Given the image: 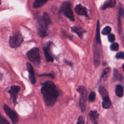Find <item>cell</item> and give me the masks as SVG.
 Instances as JSON below:
<instances>
[{"instance_id": "cell-13", "label": "cell", "mask_w": 124, "mask_h": 124, "mask_svg": "<svg viewBox=\"0 0 124 124\" xmlns=\"http://www.w3.org/2000/svg\"><path fill=\"white\" fill-rule=\"evenodd\" d=\"M71 31L77 34L80 38L82 37L84 33H85V31L83 29H82L79 27H76V26H74L73 27H72Z\"/></svg>"}, {"instance_id": "cell-10", "label": "cell", "mask_w": 124, "mask_h": 124, "mask_svg": "<svg viewBox=\"0 0 124 124\" xmlns=\"http://www.w3.org/2000/svg\"><path fill=\"white\" fill-rule=\"evenodd\" d=\"M26 66H27V70L29 72V79L31 82H32V84H35L36 83V79L35 78V71H34V68L32 65H31L30 63H27Z\"/></svg>"}, {"instance_id": "cell-18", "label": "cell", "mask_w": 124, "mask_h": 124, "mask_svg": "<svg viewBox=\"0 0 124 124\" xmlns=\"http://www.w3.org/2000/svg\"><path fill=\"white\" fill-rule=\"evenodd\" d=\"M116 94L117 96L119 97H122L124 95V91L123 87L121 85H117L116 87V90H115Z\"/></svg>"}, {"instance_id": "cell-5", "label": "cell", "mask_w": 124, "mask_h": 124, "mask_svg": "<svg viewBox=\"0 0 124 124\" xmlns=\"http://www.w3.org/2000/svg\"><path fill=\"white\" fill-rule=\"evenodd\" d=\"M60 11L63 12L65 16L72 21H74L75 20L74 16L71 8V4L70 2H64L61 6Z\"/></svg>"}, {"instance_id": "cell-21", "label": "cell", "mask_w": 124, "mask_h": 124, "mask_svg": "<svg viewBox=\"0 0 124 124\" xmlns=\"http://www.w3.org/2000/svg\"><path fill=\"white\" fill-rule=\"evenodd\" d=\"M96 98V93L94 92H91L89 96V100L90 102H93L95 100Z\"/></svg>"}, {"instance_id": "cell-3", "label": "cell", "mask_w": 124, "mask_h": 124, "mask_svg": "<svg viewBox=\"0 0 124 124\" xmlns=\"http://www.w3.org/2000/svg\"><path fill=\"white\" fill-rule=\"evenodd\" d=\"M27 57L28 59L36 66L40 64V55L39 49L37 48H34L28 51L27 54Z\"/></svg>"}, {"instance_id": "cell-1", "label": "cell", "mask_w": 124, "mask_h": 124, "mask_svg": "<svg viewBox=\"0 0 124 124\" xmlns=\"http://www.w3.org/2000/svg\"><path fill=\"white\" fill-rule=\"evenodd\" d=\"M41 92L47 105L53 106L59 96V93L53 82L49 80L45 82L41 88Z\"/></svg>"}, {"instance_id": "cell-20", "label": "cell", "mask_w": 124, "mask_h": 124, "mask_svg": "<svg viewBox=\"0 0 124 124\" xmlns=\"http://www.w3.org/2000/svg\"><path fill=\"white\" fill-rule=\"evenodd\" d=\"M111 29L109 26H107L102 31V34L104 35H107L109 34L111 32Z\"/></svg>"}, {"instance_id": "cell-2", "label": "cell", "mask_w": 124, "mask_h": 124, "mask_svg": "<svg viewBox=\"0 0 124 124\" xmlns=\"http://www.w3.org/2000/svg\"><path fill=\"white\" fill-rule=\"evenodd\" d=\"M51 23L50 18L47 13H44L38 20V34L41 37L47 35L48 26Z\"/></svg>"}, {"instance_id": "cell-16", "label": "cell", "mask_w": 124, "mask_h": 124, "mask_svg": "<svg viewBox=\"0 0 124 124\" xmlns=\"http://www.w3.org/2000/svg\"><path fill=\"white\" fill-rule=\"evenodd\" d=\"M49 0H35V2L33 7L35 8H37L40 7L45 4Z\"/></svg>"}, {"instance_id": "cell-19", "label": "cell", "mask_w": 124, "mask_h": 124, "mask_svg": "<svg viewBox=\"0 0 124 124\" xmlns=\"http://www.w3.org/2000/svg\"><path fill=\"white\" fill-rule=\"evenodd\" d=\"M99 90L100 93L101 94V95L103 97H105L108 96L107 92L106 91V89L103 87H100Z\"/></svg>"}, {"instance_id": "cell-14", "label": "cell", "mask_w": 124, "mask_h": 124, "mask_svg": "<svg viewBox=\"0 0 124 124\" xmlns=\"http://www.w3.org/2000/svg\"><path fill=\"white\" fill-rule=\"evenodd\" d=\"M116 0H107L103 5L102 9L105 10L108 8L115 7L116 4Z\"/></svg>"}, {"instance_id": "cell-31", "label": "cell", "mask_w": 124, "mask_h": 124, "mask_svg": "<svg viewBox=\"0 0 124 124\" xmlns=\"http://www.w3.org/2000/svg\"><path fill=\"white\" fill-rule=\"evenodd\" d=\"M1 0H0V4H1Z\"/></svg>"}, {"instance_id": "cell-4", "label": "cell", "mask_w": 124, "mask_h": 124, "mask_svg": "<svg viewBox=\"0 0 124 124\" xmlns=\"http://www.w3.org/2000/svg\"><path fill=\"white\" fill-rule=\"evenodd\" d=\"M23 42V37L22 35L19 32H17L10 37L9 43L10 47L16 49L21 45Z\"/></svg>"}, {"instance_id": "cell-22", "label": "cell", "mask_w": 124, "mask_h": 124, "mask_svg": "<svg viewBox=\"0 0 124 124\" xmlns=\"http://www.w3.org/2000/svg\"><path fill=\"white\" fill-rule=\"evenodd\" d=\"M0 124H10L9 122L0 113Z\"/></svg>"}, {"instance_id": "cell-6", "label": "cell", "mask_w": 124, "mask_h": 124, "mask_svg": "<svg viewBox=\"0 0 124 124\" xmlns=\"http://www.w3.org/2000/svg\"><path fill=\"white\" fill-rule=\"evenodd\" d=\"M77 91L80 93V107L82 111H84L86 108V101L87 92L86 88L84 86H80Z\"/></svg>"}, {"instance_id": "cell-29", "label": "cell", "mask_w": 124, "mask_h": 124, "mask_svg": "<svg viewBox=\"0 0 124 124\" xmlns=\"http://www.w3.org/2000/svg\"><path fill=\"white\" fill-rule=\"evenodd\" d=\"M65 63L66 64H67V65H68L70 66H72V64L71 62H70L67 61V60H65Z\"/></svg>"}, {"instance_id": "cell-11", "label": "cell", "mask_w": 124, "mask_h": 124, "mask_svg": "<svg viewBox=\"0 0 124 124\" xmlns=\"http://www.w3.org/2000/svg\"><path fill=\"white\" fill-rule=\"evenodd\" d=\"M75 12L79 15L84 16L88 17L86 9L81 4H78L75 7Z\"/></svg>"}, {"instance_id": "cell-9", "label": "cell", "mask_w": 124, "mask_h": 124, "mask_svg": "<svg viewBox=\"0 0 124 124\" xmlns=\"http://www.w3.org/2000/svg\"><path fill=\"white\" fill-rule=\"evenodd\" d=\"M53 43L51 41H49L43 48L44 55L47 61L48 62H53V58L51 53L50 51V46Z\"/></svg>"}, {"instance_id": "cell-23", "label": "cell", "mask_w": 124, "mask_h": 124, "mask_svg": "<svg viewBox=\"0 0 124 124\" xmlns=\"http://www.w3.org/2000/svg\"><path fill=\"white\" fill-rule=\"evenodd\" d=\"M111 49L113 51H117L119 49V45L117 43H113L111 45L110 47Z\"/></svg>"}, {"instance_id": "cell-12", "label": "cell", "mask_w": 124, "mask_h": 124, "mask_svg": "<svg viewBox=\"0 0 124 124\" xmlns=\"http://www.w3.org/2000/svg\"><path fill=\"white\" fill-rule=\"evenodd\" d=\"M89 117L90 119L92 121V123H93L95 124H97V120L98 119L99 115L96 111H91L89 113Z\"/></svg>"}, {"instance_id": "cell-15", "label": "cell", "mask_w": 124, "mask_h": 124, "mask_svg": "<svg viewBox=\"0 0 124 124\" xmlns=\"http://www.w3.org/2000/svg\"><path fill=\"white\" fill-rule=\"evenodd\" d=\"M103 98L102 102V106L104 109H109L111 105V102L108 96L105 97Z\"/></svg>"}, {"instance_id": "cell-17", "label": "cell", "mask_w": 124, "mask_h": 124, "mask_svg": "<svg viewBox=\"0 0 124 124\" xmlns=\"http://www.w3.org/2000/svg\"><path fill=\"white\" fill-rule=\"evenodd\" d=\"M96 41L98 44L101 43V40L100 37V28H99V22L98 20L97 22V30H96Z\"/></svg>"}, {"instance_id": "cell-7", "label": "cell", "mask_w": 124, "mask_h": 124, "mask_svg": "<svg viewBox=\"0 0 124 124\" xmlns=\"http://www.w3.org/2000/svg\"><path fill=\"white\" fill-rule=\"evenodd\" d=\"M4 109L6 114L12 121L13 124H16L18 122V116L15 111L10 108L6 104H4Z\"/></svg>"}, {"instance_id": "cell-30", "label": "cell", "mask_w": 124, "mask_h": 124, "mask_svg": "<svg viewBox=\"0 0 124 124\" xmlns=\"http://www.w3.org/2000/svg\"><path fill=\"white\" fill-rule=\"evenodd\" d=\"M122 67H123V70H124V63L123 64V65H122Z\"/></svg>"}, {"instance_id": "cell-8", "label": "cell", "mask_w": 124, "mask_h": 124, "mask_svg": "<svg viewBox=\"0 0 124 124\" xmlns=\"http://www.w3.org/2000/svg\"><path fill=\"white\" fill-rule=\"evenodd\" d=\"M20 90V88L18 86L14 85L10 87V89L8 91L11 99L12 100L14 105H15L17 103V98L18 96L19 92Z\"/></svg>"}, {"instance_id": "cell-25", "label": "cell", "mask_w": 124, "mask_h": 124, "mask_svg": "<svg viewBox=\"0 0 124 124\" xmlns=\"http://www.w3.org/2000/svg\"><path fill=\"white\" fill-rule=\"evenodd\" d=\"M116 58L124 59V52H120L118 53L116 55Z\"/></svg>"}, {"instance_id": "cell-24", "label": "cell", "mask_w": 124, "mask_h": 124, "mask_svg": "<svg viewBox=\"0 0 124 124\" xmlns=\"http://www.w3.org/2000/svg\"><path fill=\"white\" fill-rule=\"evenodd\" d=\"M84 120H85V118L84 116H80L78 120L77 124H84Z\"/></svg>"}, {"instance_id": "cell-28", "label": "cell", "mask_w": 124, "mask_h": 124, "mask_svg": "<svg viewBox=\"0 0 124 124\" xmlns=\"http://www.w3.org/2000/svg\"><path fill=\"white\" fill-rule=\"evenodd\" d=\"M39 76H41V77H42V76H48V77H50L51 78H54V76L52 74H42V75H39Z\"/></svg>"}, {"instance_id": "cell-26", "label": "cell", "mask_w": 124, "mask_h": 124, "mask_svg": "<svg viewBox=\"0 0 124 124\" xmlns=\"http://www.w3.org/2000/svg\"><path fill=\"white\" fill-rule=\"evenodd\" d=\"M115 39V35L112 34H109V36H108V40L110 41V42H113Z\"/></svg>"}, {"instance_id": "cell-27", "label": "cell", "mask_w": 124, "mask_h": 124, "mask_svg": "<svg viewBox=\"0 0 124 124\" xmlns=\"http://www.w3.org/2000/svg\"><path fill=\"white\" fill-rule=\"evenodd\" d=\"M110 70H111L110 68H109V67L106 68L104 70V71H103V73H102V77H104V76H106L107 74H108L109 73V72H110Z\"/></svg>"}]
</instances>
